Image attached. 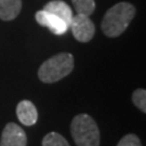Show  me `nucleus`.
<instances>
[{
    "label": "nucleus",
    "instance_id": "obj_1",
    "mask_svg": "<svg viewBox=\"0 0 146 146\" xmlns=\"http://www.w3.org/2000/svg\"><path fill=\"white\" fill-rule=\"evenodd\" d=\"M135 15V8L129 2H119L105 13L102 31L107 37L120 36Z\"/></svg>",
    "mask_w": 146,
    "mask_h": 146
},
{
    "label": "nucleus",
    "instance_id": "obj_2",
    "mask_svg": "<svg viewBox=\"0 0 146 146\" xmlns=\"http://www.w3.org/2000/svg\"><path fill=\"white\" fill-rule=\"evenodd\" d=\"M74 69V56L70 53H60L42 63L38 77L42 82L52 84L68 76Z\"/></svg>",
    "mask_w": 146,
    "mask_h": 146
},
{
    "label": "nucleus",
    "instance_id": "obj_3",
    "mask_svg": "<svg viewBox=\"0 0 146 146\" xmlns=\"http://www.w3.org/2000/svg\"><path fill=\"white\" fill-rule=\"evenodd\" d=\"M70 131L77 146H100L99 127L87 114H80L74 118Z\"/></svg>",
    "mask_w": 146,
    "mask_h": 146
},
{
    "label": "nucleus",
    "instance_id": "obj_4",
    "mask_svg": "<svg viewBox=\"0 0 146 146\" xmlns=\"http://www.w3.org/2000/svg\"><path fill=\"white\" fill-rule=\"evenodd\" d=\"M69 27L73 31L74 37L80 42L90 41L95 33V27L93 22L90 20V16L84 14L74 15Z\"/></svg>",
    "mask_w": 146,
    "mask_h": 146
},
{
    "label": "nucleus",
    "instance_id": "obj_5",
    "mask_svg": "<svg viewBox=\"0 0 146 146\" xmlns=\"http://www.w3.org/2000/svg\"><path fill=\"white\" fill-rule=\"evenodd\" d=\"M27 136L24 130L16 123L10 122L2 131L0 146H26Z\"/></svg>",
    "mask_w": 146,
    "mask_h": 146
},
{
    "label": "nucleus",
    "instance_id": "obj_6",
    "mask_svg": "<svg viewBox=\"0 0 146 146\" xmlns=\"http://www.w3.org/2000/svg\"><path fill=\"white\" fill-rule=\"evenodd\" d=\"M35 17H36V21L38 22V24H40L41 26L48 27L54 35H58V36L64 35L69 28L67 26V24L63 20H61L60 17L46 10L38 11Z\"/></svg>",
    "mask_w": 146,
    "mask_h": 146
},
{
    "label": "nucleus",
    "instance_id": "obj_7",
    "mask_svg": "<svg viewBox=\"0 0 146 146\" xmlns=\"http://www.w3.org/2000/svg\"><path fill=\"white\" fill-rule=\"evenodd\" d=\"M16 115L22 125H34L38 119V111L33 102L28 100L21 101L16 106Z\"/></svg>",
    "mask_w": 146,
    "mask_h": 146
},
{
    "label": "nucleus",
    "instance_id": "obj_8",
    "mask_svg": "<svg viewBox=\"0 0 146 146\" xmlns=\"http://www.w3.org/2000/svg\"><path fill=\"white\" fill-rule=\"evenodd\" d=\"M43 10L48 11V12H50V13H52V14L56 15L58 17H60L69 27V24L73 20L74 15L70 7L66 2H64L62 0H52V1L48 2L47 5H44Z\"/></svg>",
    "mask_w": 146,
    "mask_h": 146
},
{
    "label": "nucleus",
    "instance_id": "obj_9",
    "mask_svg": "<svg viewBox=\"0 0 146 146\" xmlns=\"http://www.w3.org/2000/svg\"><path fill=\"white\" fill-rule=\"evenodd\" d=\"M22 8L21 0H0V19L11 21L19 15Z\"/></svg>",
    "mask_w": 146,
    "mask_h": 146
},
{
    "label": "nucleus",
    "instance_id": "obj_10",
    "mask_svg": "<svg viewBox=\"0 0 146 146\" xmlns=\"http://www.w3.org/2000/svg\"><path fill=\"white\" fill-rule=\"evenodd\" d=\"M77 14L90 16L94 12L95 2L94 0H72Z\"/></svg>",
    "mask_w": 146,
    "mask_h": 146
},
{
    "label": "nucleus",
    "instance_id": "obj_11",
    "mask_svg": "<svg viewBox=\"0 0 146 146\" xmlns=\"http://www.w3.org/2000/svg\"><path fill=\"white\" fill-rule=\"evenodd\" d=\"M42 146H69L68 142L56 132H50L43 137Z\"/></svg>",
    "mask_w": 146,
    "mask_h": 146
},
{
    "label": "nucleus",
    "instance_id": "obj_12",
    "mask_svg": "<svg viewBox=\"0 0 146 146\" xmlns=\"http://www.w3.org/2000/svg\"><path fill=\"white\" fill-rule=\"evenodd\" d=\"M132 101L137 108L145 113L146 111V91L144 89H137L132 95Z\"/></svg>",
    "mask_w": 146,
    "mask_h": 146
},
{
    "label": "nucleus",
    "instance_id": "obj_13",
    "mask_svg": "<svg viewBox=\"0 0 146 146\" xmlns=\"http://www.w3.org/2000/svg\"><path fill=\"white\" fill-rule=\"evenodd\" d=\"M117 146H142L140 139L135 134H127L119 141Z\"/></svg>",
    "mask_w": 146,
    "mask_h": 146
}]
</instances>
